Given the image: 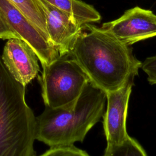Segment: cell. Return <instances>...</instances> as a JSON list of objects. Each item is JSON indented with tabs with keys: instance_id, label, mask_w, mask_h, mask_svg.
I'll list each match as a JSON object with an SVG mask.
<instances>
[{
	"instance_id": "6da1fadb",
	"label": "cell",
	"mask_w": 156,
	"mask_h": 156,
	"mask_svg": "<svg viewBox=\"0 0 156 156\" xmlns=\"http://www.w3.org/2000/svg\"><path fill=\"white\" fill-rule=\"evenodd\" d=\"M69 53L90 81L105 93L134 80L142 64L130 46L91 24L83 26Z\"/></svg>"
},
{
	"instance_id": "7a4b0ae2",
	"label": "cell",
	"mask_w": 156,
	"mask_h": 156,
	"mask_svg": "<svg viewBox=\"0 0 156 156\" xmlns=\"http://www.w3.org/2000/svg\"><path fill=\"white\" fill-rule=\"evenodd\" d=\"M106 93L89 81L75 104L50 108L36 117V140L50 147L82 142L88 132L103 116Z\"/></svg>"
},
{
	"instance_id": "3957f363",
	"label": "cell",
	"mask_w": 156,
	"mask_h": 156,
	"mask_svg": "<svg viewBox=\"0 0 156 156\" xmlns=\"http://www.w3.org/2000/svg\"><path fill=\"white\" fill-rule=\"evenodd\" d=\"M36 116L0 57V156H36Z\"/></svg>"
},
{
	"instance_id": "277c9868",
	"label": "cell",
	"mask_w": 156,
	"mask_h": 156,
	"mask_svg": "<svg viewBox=\"0 0 156 156\" xmlns=\"http://www.w3.org/2000/svg\"><path fill=\"white\" fill-rule=\"evenodd\" d=\"M42 68L39 80L41 96L44 105L50 108L74 105L90 81L69 52Z\"/></svg>"
},
{
	"instance_id": "5b68a950",
	"label": "cell",
	"mask_w": 156,
	"mask_h": 156,
	"mask_svg": "<svg viewBox=\"0 0 156 156\" xmlns=\"http://www.w3.org/2000/svg\"><path fill=\"white\" fill-rule=\"evenodd\" d=\"M0 13L16 36L31 46L42 67L59 57V52L50 41L9 0H0Z\"/></svg>"
},
{
	"instance_id": "8992f818",
	"label": "cell",
	"mask_w": 156,
	"mask_h": 156,
	"mask_svg": "<svg viewBox=\"0 0 156 156\" xmlns=\"http://www.w3.org/2000/svg\"><path fill=\"white\" fill-rule=\"evenodd\" d=\"M101 28L130 46L156 36V15L150 10L136 6L127 10L119 18L103 23Z\"/></svg>"
},
{
	"instance_id": "52a82bcc",
	"label": "cell",
	"mask_w": 156,
	"mask_h": 156,
	"mask_svg": "<svg viewBox=\"0 0 156 156\" xmlns=\"http://www.w3.org/2000/svg\"><path fill=\"white\" fill-rule=\"evenodd\" d=\"M133 80L117 90L106 93L107 108L103 115V127L107 146L121 144L129 136L126 118Z\"/></svg>"
},
{
	"instance_id": "ba28073f",
	"label": "cell",
	"mask_w": 156,
	"mask_h": 156,
	"mask_svg": "<svg viewBox=\"0 0 156 156\" xmlns=\"http://www.w3.org/2000/svg\"><path fill=\"white\" fill-rule=\"evenodd\" d=\"M1 59L11 76L24 87L40 71L39 59L35 51L25 41L17 37L8 39Z\"/></svg>"
},
{
	"instance_id": "9c48e42d",
	"label": "cell",
	"mask_w": 156,
	"mask_h": 156,
	"mask_svg": "<svg viewBox=\"0 0 156 156\" xmlns=\"http://www.w3.org/2000/svg\"><path fill=\"white\" fill-rule=\"evenodd\" d=\"M44 11L48 35L60 55L69 53L82 27L76 24L65 13L44 0H40Z\"/></svg>"
},
{
	"instance_id": "30bf717a",
	"label": "cell",
	"mask_w": 156,
	"mask_h": 156,
	"mask_svg": "<svg viewBox=\"0 0 156 156\" xmlns=\"http://www.w3.org/2000/svg\"><path fill=\"white\" fill-rule=\"evenodd\" d=\"M67 14L80 26L98 22L100 13L91 5L80 0H44Z\"/></svg>"
},
{
	"instance_id": "8fae6325",
	"label": "cell",
	"mask_w": 156,
	"mask_h": 156,
	"mask_svg": "<svg viewBox=\"0 0 156 156\" xmlns=\"http://www.w3.org/2000/svg\"><path fill=\"white\" fill-rule=\"evenodd\" d=\"M9 1L21 12L42 34L49 40L46 29L45 13L40 0Z\"/></svg>"
},
{
	"instance_id": "7c38bea8",
	"label": "cell",
	"mask_w": 156,
	"mask_h": 156,
	"mask_svg": "<svg viewBox=\"0 0 156 156\" xmlns=\"http://www.w3.org/2000/svg\"><path fill=\"white\" fill-rule=\"evenodd\" d=\"M104 156H147L144 149L129 135L121 144L107 146Z\"/></svg>"
},
{
	"instance_id": "4fadbf2b",
	"label": "cell",
	"mask_w": 156,
	"mask_h": 156,
	"mask_svg": "<svg viewBox=\"0 0 156 156\" xmlns=\"http://www.w3.org/2000/svg\"><path fill=\"white\" fill-rule=\"evenodd\" d=\"M39 156H90L87 152L74 145L50 147Z\"/></svg>"
},
{
	"instance_id": "5bb4252c",
	"label": "cell",
	"mask_w": 156,
	"mask_h": 156,
	"mask_svg": "<svg viewBox=\"0 0 156 156\" xmlns=\"http://www.w3.org/2000/svg\"><path fill=\"white\" fill-rule=\"evenodd\" d=\"M141 68L147 74L151 85H156V55L147 57L142 63Z\"/></svg>"
},
{
	"instance_id": "9a60e30c",
	"label": "cell",
	"mask_w": 156,
	"mask_h": 156,
	"mask_svg": "<svg viewBox=\"0 0 156 156\" xmlns=\"http://www.w3.org/2000/svg\"><path fill=\"white\" fill-rule=\"evenodd\" d=\"M17 37L14 32L10 29L5 20L0 13V38L9 39ZM18 38V37H17Z\"/></svg>"
}]
</instances>
